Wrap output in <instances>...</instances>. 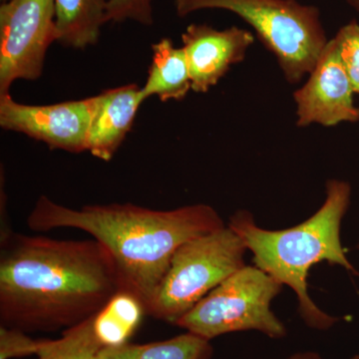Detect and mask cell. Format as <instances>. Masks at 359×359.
<instances>
[{"mask_svg": "<svg viewBox=\"0 0 359 359\" xmlns=\"http://www.w3.org/2000/svg\"><path fill=\"white\" fill-rule=\"evenodd\" d=\"M0 243L4 327L27 334L65 332L95 316L121 290L112 257L94 238L13 231Z\"/></svg>", "mask_w": 359, "mask_h": 359, "instance_id": "6da1fadb", "label": "cell"}, {"mask_svg": "<svg viewBox=\"0 0 359 359\" xmlns=\"http://www.w3.org/2000/svg\"><path fill=\"white\" fill-rule=\"evenodd\" d=\"M34 231L70 228L83 231L109 252L121 290L140 299L146 313L176 250L188 241L224 228L211 205L158 211L127 204L88 205L80 209L37 199L27 217Z\"/></svg>", "mask_w": 359, "mask_h": 359, "instance_id": "7a4b0ae2", "label": "cell"}, {"mask_svg": "<svg viewBox=\"0 0 359 359\" xmlns=\"http://www.w3.org/2000/svg\"><path fill=\"white\" fill-rule=\"evenodd\" d=\"M351 195L348 183L330 180L325 202L299 226L283 231L264 230L247 211L236 212L228 226L252 250L257 268L294 290L302 320L316 330H327L339 320L323 313L309 297L306 283L309 269L327 261L355 273L340 242V226Z\"/></svg>", "mask_w": 359, "mask_h": 359, "instance_id": "3957f363", "label": "cell"}, {"mask_svg": "<svg viewBox=\"0 0 359 359\" xmlns=\"http://www.w3.org/2000/svg\"><path fill=\"white\" fill-rule=\"evenodd\" d=\"M175 8L180 18L204 9L237 14L254 28L292 84L311 74L328 41L320 9L297 0H175Z\"/></svg>", "mask_w": 359, "mask_h": 359, "instance_id": "277c9868", "label": "cell"}, {"mask_svg": "<svg viewBox=\"0 0 359 359\" xmlns=\"http://www.w3.org/2000/svg\"><path fill=\"white\" fill-rule=\"evenodd\" d=\"M247 247L230 226L188 241L172 257L147 316L176 325L224 280L245 266Z\"/></svg>", "mask_w": 359, "mask_h": 359, "instance_id": "5b68a950", "label": "cell"}, {"mask_svg": "<svg viewBox=\"0 0 359 359\" xmlns=\"http://www.w3.org/2000/svg\"><path fill=\"white\" fill-rule=\"evenodd\" d=\"M283 285L257 266H245L205 295L177 327L208 340L244 330L282 339L287 330L271 309Z\"/></svg>", "mask_w": 359, "mask_h": 359, "instance_id": "8992f818", "label": "cell"}, {"mask_svg": "<svg viewBox=\"0 0 359 359\" xmlns=\"http://www.w3.org/2000/svg\"><path fill=\"white\" fill-rule=\"evenodd\" d=\"M57 42L55 0H7L0 6V95L18 80L34 81Z\"/></svg>", "mask_w": 359, "mask_h": 359, "instance_id": "52a82bcc", "label": "cell"}, {"mask_svg": "<svg viewBox=\"0 0 359 359\" xmlns=\"http://www.w3.org/2000/svg\"><path fill=\"white\" fill-rule=\"evenodd\" d=\"M98 95L51 105H26L0 95V126L43 142L50 149L86 152L87 136Z\"/></svg>", "mask_w": 359, "mask_h": 359, "instance_id": "ba28073f", "label": "cell"}, {"mask_svg": "<svg viewBox=\"0 0 359 359\" xmlns=\"http://www.w3.org/2000/svg\"><path fill=\"white\" fill-rule=\"evenodd\" d=\"M353 93L334 37L328 40L308 81L294 93L297 126L332 127L342 122L359 121Z\"/></svg>", "mask_w": 359, "mask_h": 359, "instance_id": "9c48e42d", "label": "cell"}, {"mask_svg": "<svg viewBox=\"0 0 359 359\" xmlns=\"http://www.w3.org/2000/svg\"><path fill=\"white\" fill-rule=\"evenodd\" d=\"M182 41L192 90L205 93L218 84L231 66L244 60L255 36L237 26L219 30L205 23H192L182 34Z\"/></svg>", "mask_w": 359, "mask_h": 359, "instance_id": "30bf717a", "label": "cell"}, {"mask_svg": "<svg viewBox=\"0 0 359 359\" xmlns=\"http://www.w3.org/2000/svg\"><path fill=\"white\" fill-rule=\"evenodd\" d=\"M145 97L142 87L127 84L98 94L86 150L97 159L109 162L131 131L137 112Z\"/></svg>", "mask_w": 359, "mask_h": 359, "instance_id": "8fae6325", "label": "cell"}, {"mask_svg": "<svg viewBox=\"0 0 359 359\" xmlns=\"http://www.w3.org/2000/svg\"><path fill=\"white\" fill-rule=\"evenodd\" d=\"M152 63L142 86L146 100L157 96L162 102L180 101L192 90L190 70L183 47L175 46L170 39L152 45Z\"/></svg>", "mask_w": 359, "mask_h": 359, "instance_id": "7c38bea8", "label": "cell"}, {"mask_svg": "<svg viewBox=\"0 0 359 359\" xmlns=\"http://www.w3.org/2000/svg\"><path fill=\"white\" fill-rule=\"evenodd\" d=\"M111 0H55L57 42L84 50L97 44Z\"/></svg>", "mask_w": 359, "mask_h": 359, "instance_id": "4fadbf2b", "label": "cell"}, {"mask_svg": "<svg viewBox=\"0 0 359 359\" xmlns=\"http://www.w3.org/2000/svg\"><path fill=\"white\" fill-rule=\"evenodd\" d=\"M143 302L136 295L119 290L93 318L94 332L103 347L128 344L146 316Z\"/></svg>", "mask_w": 359, "mask_h": 359, "instance_id": "5bb4252c", "label": "cell"}, {"mask_svg": "<svg viewBox=\"0 0 359 359\" xmlns=\"http://www.w3.org/2000/svg\"><path fill=\"white\" fill-rule=\"evenodd\" d=\"M210 340L192 332L163 341L103 347L94 359H211Z\"/></svg>", "mask_w": 359, "mask_h": 359, "instance_id": "9a60e30c", "label": "cell"}, {"mask_svg": "<svg viewBox=\"0 0 359 359\" xmlns=\"http://www.w3.org/2000/svg\"><path fill=\"white\" fill-rule=\"evenodd\" d=\"M93 318L62 332L57 339H42L36 359H94L102 344L97 339Z\"/></svg>", "mask_w": 359, "mask_h": 359, "instance_id": "2e32d148", "label": "cell"}, {"mask_svg": "<svg viewBox=\"0 0 359 359\" xmlns=\"http://www.w3.org/2000/svg\"><path fill=\"white\" fill-rule=\"evenodd\" d=\"M339 45L340 57L349 78L354 93L359 94V25L351 21L342 26L334 36Z\"/></svg>", "mask_w": 359, "mask_h": 359, "instance_id": "e0dca14e", "label": "cell"}, {"mask_svg": "<svg viewBox=\"0 0 359 359\" xmlns=\"http://www.w3.org/2000/svg\"><path fill=\"white\" fill-rule=\"evenodd\" d=\"M154 0H111L106 20L123 23L133 21L138 25L150 26L154 23Z\"/></svg>", "mask_w": 359, "mask_h": 359, "instance_id": "ac0fdd59", "label": "cell"}, {"mask_svg": "<svg viewBox=\"0 0 359 359\" xmlns=\"http://www.w3.org/2000/svg\"><path fill=\"white\" fill-rule=\"evenodd\" d=\"M42 339H34L27 332L15 328L0 327V359L36 355Z\"/></svg>", "mask_w": 359, "mask_h": 359, "instance_id": "d6986e66", "label": "cell"}, {"mask_svg": "<svg viewBox=\"0 0 359 359\" xmlns=\"http://www.w3.org/2000/svg\"><path fill=\"white\" fill-rule=\"evenodd\" d=\"M289 359H323L320 358V354L311 353V351H306V353H295L294 355L290 356Z\"/></svg>", "mask_w": 359, "mask_h": 359, "instance_id": "ffe728a7", "label": "cell"}, {"mask_svg": "<svg viewBox=\"0 0 359 359\" xmlns=\"http://www.w3.org/2000/svg\"><path fill=\"white\" fill-rule=\"evenodd\" d=\"M347 4L359 13V0H346Z\"/></svg>", "mask_w": 359, "mask_h": 359, "instance_id": "44dd1931", "label": "cell"}, {"mask_svg": "<svg viewBox=\"0 0 359 359\" xmlns=\"http://www.w3.org/2000/svg\"><path fill=\"white\" fill-rule=\"evenodd\" d=\"M0 1H1V4H4V2H6L7 0H0Z\"/></svg>", "mask_w": 359, "mask_h": 359, "instance_id": "7402d4cb", "label": "cell"}, {"mask_svg": "<svg viewBox=\"0 0 359 359\" xmlns=\"http://www.w3.org/2000/svg\"><path fill=\"white\" fill-rule=\"evenodd\" d=\"M358 249L359 250V244H358Z\"/></svg>", "mask_w": 359, "mask_h": 359, "instance_id": "603a6c76", "label": "cell"}]
</instances>
